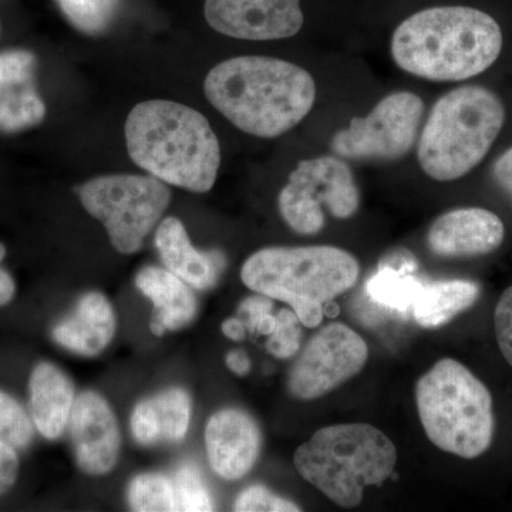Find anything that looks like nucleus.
I'll return each instance as SVG.
<instances>
[{
    "label": "nucleus",
    "instance_id": "nucleus-39",
    "mask_svg": "<svg viewBox=\"0 0 512 512\" xmlns=\"http://www.w3.org/2000/svg\"><path fill=\"white\" fill-rule=\"evenodd\" d=\"M6 255V248L3 247L2 244H0V262L3 261V258H5Z\"/></svg>",
    "mask_w": 512,
    "mask_h": 512
},
{
    "label": "nucleus",
    "instance_id": "nucleus-30",
    "mask_svg": "<svg viewBox=\"0 0 512 512\" xmlns=\"http://www.w3.org/2000/svg\"><path fill=\"white\" fill-rule=\"evenodd\" d=\"M234 511L238 512H295L301 511L292 501L279 497L262 485L245 488L235 500Z\"/></svg>",
    "mask_w": 512,
    "mask_h": 512
},
{
    "label": "nucleus",
    "instance_id": "nucleus-2",
    "mask_svg": "<svg viewBox=\"0 0 512 512\" xmlns=\"http://www.w3.org/2000/svg\"><path fill=\"white\" fill-rule=\"evenodd\" d=\"M208 101L225 119L251 136L275 138L288 133L316 101L312 74L298 64L264 56L225 60L204 82Z\"/></svg>",
    "mask_w": 512,
    "mask_h": 512
},
{
    "label": "nucleus",
    "instance_id": "nucleus-11",
    "mask_svg": "<svg viewBox=\"0 0 512 512\" xmlns=\"http://www.w3.org/2000/svg\"><path fill=\"white\" fill-rule=\"evenodd\" d=\"M302 0H205L208 25L221 35L241 40L289 39L305 23Z\"/></svg>",
    "mask_w": 512,
    "mask_h": 512
},
{
    "label": "nucleus",
    "instance_id": "nucleus-23",
    "mask_svg": "<svg viewBox=\"0 0 512 512\" xmlns=\"http://www.w3.org/2000/svg\"><path fill=\"white\" fill-rule=\"evenodd\" d=\"M423 288L419 281L400 274L392 268H383L367 282V295L379 305L392 311H412L414 302Z\"/></svg>",
    "mask_w": 512,
    "mask_h": 512
},
{
    "label": "nucleus",
    "instance_id": "nucleus-16",
    "mask_svg": "<svg viewBox=\"0 0 512 512\" xmlns=\"http://www.w3.org/2000/svg\"><path fill=\"white\" fill-rule=\"evenodd\" d=\"M156 247L165 268L200 291L217 284L225 266L221 252H201L192 247L183 222L174 217L158 225Z\"/></svg>",
    "mask_w": 512,
    "mask_h": 512
},
{
    "label": "nucleus",
    "instance_id": "nucleus-34",
    "mask_svg": "<svg viewBox=\"0 0 512 512\" xmlns=\"http://www.w3.org/2000/svg\"><path fill=\"white\" fill-rule=\"evenodd\" d=\"M272 311V303L269 301L268 296L261 298V296H255V298H249L247 301L242 303L239 312L248 319L249 326L255 322L256 319L261 318L265 313Z\"/></svg>",
    "mask_w": 512,
    "mask_h": 512
},
{
    "label": "nucleus",
    "instance_id": "nucleus-31",
    "mask_svg": "<svg viewBox=\"0 0 512 512\" xmlns=\"http://www.w3.org/2000/svg\"><path fill=\"white\" fill-rule=\"evenodd\" d=\"M495 338L504 359L512 367V286L505 289L494 312Z\"/></svg>",
    "mask_w": 512,
    "mask_h": 512
},
{
    "label": "nucleus",
    "instance_id": "nucleus-4",
    "mask_svg": "<svg viewBox=\"0 0 512 512\" xmlns=\"http://www.w3.org/2000/svg\"><path fill=\"white\" fill-rule=\"evenodd\" d=\"M507 123L503 97L483 84H463L431 109L419 140L421 170L440 183L460 180L483 163Z\"/></svg>",
    "mask_w": 512,
    "mask_h": 512
},
{
    "label": "nucleus",
    "instance_id": "nucleus-26",
    "mask_svg": "<svg viewBox=\"0 0 512 512\" xmlns=\"http://www.w3.org/2000/svg\"><path fill=\"white\" fill-rule=\"evenodd\" d=\"M175 511H212L214 503L200 471L191 464L178 468L174 480Z\"/></svg>",
    "mask_w": 512,
    "mask_h": 512
},
{
    "label": "nucleus",
    "instance_id": "nucleus-8",
    "mask_svg": "<svg viewBox=\"0 0 512 512\" xmlns=\"http://www.w3.org/2000/svg\"><path fill=\"white\" fill-rule=\"evenodd\" d=\"M83 207L106 228L111 245L134 254L157 227L171 191L156 177L116 174L93 178L79 188Z\"/></svg>",
    "mask_w": 512,
    "mask_h": 512
},
{
    "label": "nucleus",
    "instance_id": "nucleus-36",
    "mask_svg": "<svg viewBox=\"0 0 512 512\" xmlns=\"http://www.w3.org/2000/svg\"><path fill=\"white\" fill-rule=\"evenodd\" d=\"M13 295H15V282L5 269L0 268V306L12 301Z\"/></svg>",
    "mask_w": 512,
    "mask_h": 512
},
{
    "label": "nucleus",
    "instance_id": "nucleus-5",
    "mask_svg": "<svg viewBox=\"0 0 512 512\" xmlns=\"http://www.w3.org/2000/svg\"><path fill=\"white\" fill-rule=\"evenodd\" d=\"M359 274L355 256L318 245L261 249L242 266L241 278L251 291L288 303L303 326L316 328L326 303L349 291Z\"/></svg>",
    "mask_w": 512,
    "mask_h": 512
},
{
    "label": "nucleus",
    "instance_id": "nucleus-14",
    "mask_svg": "<svg viewBox=\"0 0 512 512\" xmlns=\"http://www.w3.org/2000/svg\"><path fill=\"white\" fill-rule=\"evenodd\" d=\"M205 444L212 471L224 480L237 481L247 476L258 461L261 430L242 410L224 409L208 421Z\"/></svg>",
    "mask_w": 512,
    "mask_h": 512
},
{
    "label": "nucleus",
    "instance_id": "nucleus-19",
    "mask_svg": "<svg viewBox=\"0 0 512 512\" xmlns=\"http://www.w3.org/2000/svg\"><path fill=\"white\" fill-rule=\"evenodd\" d=\"M136 285L154 303L151 330L164 335L165 330H177L190 325L197 313L194 293L183 279L168 269L147 266L136 276Z\"/></svg>",
    "mask_w": 512,
    "mask_h": 512
},
{
    "label": "nucleus",
    "instance_id": "nucleus-9",
    "mask_svg": "<svg viewBox=\"0 0 512 512\" xmlns=\"http://www.w3.org/2000/svg\"><path fill=\"white\" fill-rule=\"evenodd\" d=\"M424 101L412 92L383 97L365 117H355L339 130L330 148L346 160H399L419 140Z\"/></svg>",
    "mask_w": 512,
    "mask_h": 512
},
{
    "label": "nucleus",
    "instance_id": "nucleus-27",
    "mask_svg": "<svg viewBox=\"0 0 512 512\" xmlns=\"http://www.w3.org/2000/svg\"><path fill=\"white\" fill-rule=\"evenodd\" d=\"M32 437L28 414L13 397L0 392V441L13 448H25Z\"/></svg>",
    "mask_w": 512,
    "mask_h": 512
},
{
    "label": "nucleus",
    "instance_id": "nucleus-24",
    "mask_svg": "<svg viewBox=\"0 0 512 512\" xmlns=\"http://www.w3.org/2000/svg\"><path fill=\"white\" fill-rule=\"evenodd\" d=\"M64 18L84 35L97 36L113 25L121 0H55Z\"/></svg>",
    "mask_w": 512,
    "mask_h": 512
},
{
    "label": "nucleus",
    "instance_id": "nucleus-15",
    "mask_svg": "<svg viewBox=\"0 0 512 512\" xmlns=\"http://www.w3.org/2000/svg\"><path fill=\"white\" fill-rule=\"evenodd\" d=\"M288 185L318 207L325 205L336 220H348L360 207L359 187L342 157L301 161L289 175Z\"/></svg>",
    "mask_w": 512,
    "mask_h": 512
},
{
    "label": "nucleus",
    "instance_id": "nucleus-18",
    "mask_svg": "<svg viewBox=\"0 0 512 512\" xmlns=\"http://www.w3.org/2000/svg\"><path fill=\"white\" fill-rule=\"evenodd\" d=\"M191 399L181 389H170L138 403L131 416V433L140 446L177 443L190 426Z\"/></svg>",
    "mask_w": 512,
    "mask_h": 512
},
{
    "label": "nucleus",
    "instance_id": "nucleus-38",
    "mask_svg": "<svg viewBox=\"0 0 512 512\" xmlns=\"http://www.w3.org/2000/svg\"><path fill=\"white\" fill-rule=\"evenodd\" d=\"M249 328H251L252 332L271 336L276 328V316L272 315L271 312L265 313L261 318L256 319Z\"/></svg>",
    "mask_w": 512,
    "mask_h": 512
},
{
    "label": "nucleus",
    "instance_id": "nucleus-7",
    "mask_svg": "<svg viewBox=\"0 0 512 512\" xmlns=\"http://www.w3.org/2000/svg\"><path fill=\"white\" fill-rule=\"evenodd\" d=\"M417 410L434 446L461 458L480 457L494 437L493 397L454 359H441L416 386Z\"/></svg>",
    "mask_w": 512,
    "mask_h": 512
},
{
    "label": "nucleus",
    "instance_id": "nucleus-25",
    "mask_svg": "<svg viewBox=\"0 0 512 512\" xmlns=\"http://www.w3.org/2000/svg\"><path fill=\"white\" fill-rule=\"evenodd\" d=\"M128 504L140 512L175 511L173 481L163 474H140L128 487Z\"/></svg>",
    "mask_w": 512,
    "mask_h": 512
},
{
    "label": "nucleus",
    "instance_id": "nucleus-6",
    "mask_svg": "<svg viewBox=\"0 0 512 512\" xmlns=\"http://www.w3.org/2000/svg\"><path fill=\"white\" fill-rule=\"evenodd\" d=\"M303 480L339 507H357L365 488L382 485L397 463L393 441L372 424H335L316 431L293 457Z\"/></svg>",
    "mask_w": 512,
    "mask_h": 512
},
{
    "label": "nucleus",
    "instance_id": "nucleus-21",
    "mask_svg": "<svg viewBox=\"0 0 512 512\" xmlns=\"http://www.w3.org/2000/svg\"><path fill=\"white\" fill-rule=\"evenodd\" d=\"M480 286L470 281H444L423 285L413 305V316L421 328L446 325L476 303Z\"/></svg>",
    "mask_w": 512,
    "mask_h": 512
},
{
    "label": "nucleus",
    "instance_id": "nucleus-13",
    "mask_svg": "<svg viewBox=\"0 0 512 512\" xmlns=\"http://www.w3.org/2000/svg\"><path fill=\"white\" fill-rule=\"evenodd\" d=\"M504 238V222L493 211L456 208L431 224L427 247L441 258H474L497 251Z\"/></svg>",
    "mask_w": 512,
    "mask_h": 512
},
{
    "label": "nucleus",
    "instance_id": "nucleus-35",
    "mask_svg": "<svg viewBox=\"0 0 512 512\" xmlns=\"http://www.w3.org/2000/svg\"><path fill=\"white\" fill-rule=\"evenodd\" d=\"M227 366L235 375L245 376L251 370V360L242 350H232L227 355Z\"/></svg>",
    "mask_w": 512,
    "mask_h": 512
},
{
    "label": "nucleus",
    "instance_id": "nucleus-12",
    "mask_svg": "<svg viewBox=\"0 0 512 512\" xmlns=\"http://www.w3.org/2000/svg\"><path fill=\"white\" fill-rule=\"evenodd\" d=\"M70 434L77 466L90 476H103L116 466L120 454V430L103 397L84 392L74 400Z\"/></svg>",
    "mask_w": 512,
    "mask_h": 512
},
{
    "label": "nucleus",
    "instance_id": "nucleus-20",
    "mask_svg": "<svg viewBox=\"0 0 512 512\" xmlns=\"http://www.w3.org/2000/svg\"><path fill=\"white\" fill-rule=\"evenodd\" d=\"M30 412L37 430L49 440L62 436L74 403V387L62 370L40 363L30 376Z\"/></svg>",
    "mask_w": 512,
    "mask_h": 512
},
{
    "label": "nucleus",
    "instance_id": "nucleus-37",
    "mask_svg": "<svg viewBox=\"0 0 512 512\" xmlns=\"http://www.w3.org/2000/svg\"><path fill=\"white\" fill-rule=\"evenodd\" d=\"M222 332H224V335L227 336V338L235 340V342H239V340L245 338L247 330H245L244 323H242L241 320L231 318L222 323Z\"/></svg>",
    "mask_w": 512,
    "mask_h": 512
},
{
    "label": "nucleus",
    "instance_id": "nucleus-22",
    "mask_svg": "<svg viewBox=\"0 0 512 512\" xmlns=\"http://www.w3.org/2000/svg\"><path fill=\"white\" fill-rule=\"evenodd\" d=\"M45 116V103L30 84L0 93V130H25L37 126Z\"/></svg>",
    "mask_w": 512,
    "mask_h": 512
},
{
    "label": "nucleus",
    "instance_id": "nucleus-10",
    "mask_svg": "<svg viewBox=\"0 0 512 512\" xmlns=\"http://www.w3.org/2000/svg\"><path fill=\"white\" fill-rule=\"evenodd\" d=\"M369 349L362 336L343 323H330L313 335L296 357L288 389L299 400H315L362 372Z\"/></svg>",
    "mask_w": 512,
    "mask_h": 512
},
{
    "label": "nucleus",
    "instance_id": "nucleus-28",
    "mask_svg": "<svg viewBox=\"0 0 512 512\" xmlns=\"http://www.w3.org/2000/svg\"><path fill=\"white\" fill-rule=\"evenodd\" d=\"M301 320L296 313L284 309L276 316V328L266 343V349L278 359H291L301 349Z\"/></svg>",
    "mask_w": 512,
    "mask_h": 512
},
{
    "label": "nucleus",
    "instance_id": "nucleus-3",
    "mask_svg": "<svg viewBox=\"0 0 512 512\" xmlns=\"http://www.w3.org/2000/svg\"><path fill=\"white\" fill-rule=\"evenodd\" d=\"M131 160L165 184L208 192L217 181L221 148L200 111L167 100L137 104L126 120Z\"/></svg>",
    "mask_w": 512,
    "mask_h": 512
},
{
    "label": "nucleus",
    "instance_id": "nucleus-17",
    "mask_svg": "<svg viewBox=\"0 0 512 512\" xmlns=\"http://www.w3.org/2000/svg\"><path fill=\"white\" fill-rule=\"evenodd\" d=\"M116 316L110 302L99 292L82 296L69 318L57 323L53 339L70 352L96 356L113 339Z\"/></svg>",
    "mask_w": 512,
    "mask_h": 512
},
{
    "label": "nucleus",
    "instance_id": "nucleus-29",
    "mask_svg": "<svg viewBox=\"0 0 512 512\" xmlns=\"http://www.w3.org/2000/svg\"><path fill=\"white\" fill-rule=\"evenodd\" d=\"M35 56L26 50L0 53V93L15 87L28 86L35 74Z\"/></svg>",
    "mask_w": 512,
    "mask_h": 512
},
{
    "label": "nucleus",
    "instance_id": "nucleus-1",
    "mask_svg": "<svg viewBox=\"0 0 512 512\" xmlns=\"http://www.w3.org/2000/svg\"><path fill=\"white\" fill-rule=\"evenodd\" d=\"M503 26L487 10L441 5L419 10L392 35L390 53L403 72L437 83H461L490 70L503 55Z\"/></svg>",
    "mask_w": 512,
    "mask_h": 512
},
{
    "label": "nucleus",
    "instance_id": "nucleus-33",
    "mask_svg": "<svg viewBox=\"0 0 512 512\" xmlns=\"http://www.w3.org/2000/svg\"><path fill=\"white\" fill-rule=\"evenodd\" d=\"M491 173H493L495 184L512 201V146L495 158Z\"/></svg>",
    "mask_w": 512,
    "mask_h": 512
},
{
    "label": "nucleus",
    "instance_id": "nucleus-32",
    "mask_svg": "<svg viewBox=\"0 0 512 512\" xmlns=\"http://www.w3.org/2000/svg\"><path fill=\"white\" fill-rule=\"evenodd\" d=\"M19 473V460L15 448L0 441V494H5L15 484Z\"/></svg>",
    "mask_w": 512,
    "mask_h": 512
}]
</instances>
